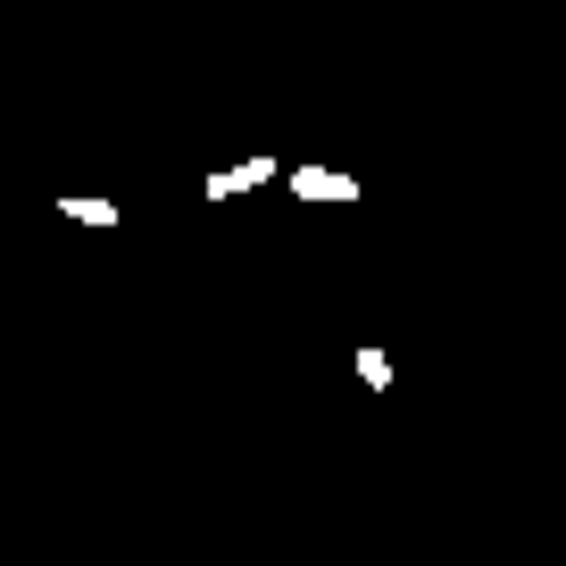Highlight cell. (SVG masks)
Instances as JSON below:
<instances>
[{
	"mask_svg": "<svg viewBox=\"0 0 566 566\" xmlns=\"http://www.w3.org/2000/svg\"><path fill=\"white\" fill-rule=\"evenodd\" d=\"M358 384H367V391H391V358H384V350H358Z\"/></svg>",
	"mask_w": 566,
	"mask_h": 566,
	"instance_id": "cell-4",
	"label": "cell"
},
{
	"mask_svg": "<svg viewBox=\"0 0 566 566\" xmlns=\"http://www.w3.org/2000/svg\"><path fill=\"white\" fill-rule=\"evenodd\" d=\"M259 184H283L275 150H259V159H242V167H209V176H200V200H242V192H259Z\"/></svg>",
	"mask_w": 566,
	"mask_h": 566,
	"instance_id": "cell-2",
	"label": "cell"
},
{
	"mask_svg": "<svg viewBox=\"0 0 566 566\" xmlns=\"http://www.w3.org/2000/svg\"><path fill=\"white\" fill-rule=\"evenodd\" d=\"M283 184H292L301 209H358V176H342V167L301 159V167H283Z\"/></svg>",
	"mask_w": 566,
	"mask_h": 566,
	"instance_id": "cell-1",
	"label": "cell"
},
{
	"mask_svg": "<svg viewBox=\"0 0 566 566\" xmlns=\"http://www.w3.org/2000/svg\"><path fill=\"white\" fill-rule=\"evenodd\" d=\"M59 217H75V226H92V233H101V226H125V209H117V200H84V192H67V200H59Z\"/></svg>",
	"mask_w": 566,
	"mask_h": 566,
	"instance_id": "cell-3",
	"label": "cell"
}]
</instances>
